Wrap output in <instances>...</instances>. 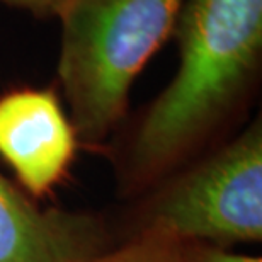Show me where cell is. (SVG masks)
I'll return each mask as SVG.
<instances>
[{"label":"cell","instance_id":"1","mask_svg":"<svg viewBox=\"0 0 262 262\" xmlns=\"http://www.w3.org/2000/svg\"><path fill=\"white\" fill-rule=\"evenodd\" d=\"M172 39L179 48L172 80L129 113L102 150L124 201L227 143L254 118L262 0H186Z\"/></svg>","mask_w":262,"mask_h":262},{"label":"cell","instance_id":"2","mask_svg":"<svg viewBox=\"0 0 262 262\" xmlns=\"http://www.w3.org/2000/svg\"><path fill=\"white\" fill-rule=\"evenodd\" d=\"M186 0H68L56 12V82L80 150L102 154L129 114L131 87L172 39Z\"/></svg>","mask_w":262,"mask_h":262},{"label":"cell","instance_id":"3","mask_svg":"<svg viewBox=\"0 0 262 262\" xmlns=\"http://www.w3.org/2000/svg\"><path fill=\"white\" fill-rule=\"evenodd\" d=\"M131 203L119 240L162 228L181 242L230 249L262 238V118Z\"/></svg>","mask_w":262,"mask_h":262},{"label":"cell","instance_id":"4","mask_svg":"<svg viewBox=\"0 0 262 262\" xmlns=\"http://www.w3.org/2000/svg\"><path fill=\"white\" fill-rule=\"evenodd\" d=\"M80 150L58 85H15L0 94V159L36 201L70 176Z\"/></svg>","mask_w":262,"mask_h":262},{"label":"cell","instance_id":"5","mask_svg":"<svg viewBox=\"0 0 262 262\" xmlns=\"http://www.w3.org/2000/svg\"><path fill=\"white\" fill-rule=\"evenodd\" d=\"M119 242L104 214L41 208L0 172V262H89Z\"/></svg>","mask_w":262,"mask_h":262},{"label":"cell","instance_id":"6","mask_svg":"<svg viewBox=\"0 0 262 262\" xmlns=\"http://www.w3.org/2000/svg\"><path fill=\"white\" fill-rule=\"evenodd\" d=\"M89 262H182L181 240L162 228H146Z\"/></svg>","mask_w":262,"mask_h":262},{"label":"cell","instance_id":"7","mask_svg":"<svg viewBox=\"0 0 262 262\" xmlns=\"http://www.w3.org/2000/svg\"><path fill=\"white\" fill-rule=\"evenodd\" d=\"M181 259L182 262H262L259 255L238 254L201 242H181Z\"/></svg>","mask_w":262,"mask_h":262},{"label":"cell","instance_id":"8","mask_svg":"<svg viewBox=\"0 0 262 262\" xmlns=\"http://www.w3.org/2000/svg\"><path fill=\"white\" fill-rule=\"evenodd\" d=\"M67 2L68 0H0L2 5L26 10L38 19L55 17L61 5H65Z\"/></svg>","mask_w":262,"mask_h":262}]
</instances>
